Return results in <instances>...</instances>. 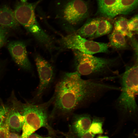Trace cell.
<instances>
[{"instance_id":"cell-21","label":"cell","mask_w":138,"mask_h":138,"mask_svg":"<svg viewBox=\"0 0 138 138\" xmlns=\"http://www.w3.org/2000/svg\"><path fill=\"white\" fill-rule=\"evenodd\" d=\"M0 126V138H7L9 129L7 120Z\"/></svg>"},{"instance_id":"cell-15","label":"cell","mask_w":138,"mask_h":138,"mask_svg":"<svg viewBox=\"0 0 138 138\" xmlns=\"http://www.w3.org/2000/svg\"><path fill=\"white\" fill-rule=\"evenodd\" d=\"M114 30L125 37L126 36L130 38H132L133 34L129 28L128 20L126 18L121 17L117 19L114 22Z\"/></svg>"},{"instance_id":"cell-7","label":"cell","mask_w":138,"mask_h":138,"mask_svg":"<svg viewBox=\"0 0 138 138\" xmlns=\"http://www.w3.org/2000/svg\"><path fill=\"white\" fill-rule=\"evenodd\" d=\"M35 60L40 82L34 100L38 101L41 99L44 93L53 82L55 74L52 66L41 56H36Z\"/></svg>"},{"instance_id":"cell-2","label":"cell","mask_w":138,"mask_h":138,"mask_svg":"<svg viewBox=\"0 0 138 138\" xmlns=\"http://www.w3.org/2000/svg\"><path fill=\"white\" fill-rule=\"evenodd\" d=\"M120 80L121 92L116 101V106L123 114L136 116L138 111L136 100L138 94V60L126 68Z\"/></svg>"},{"instance_id":"cell-25","label":"cell","mask_w":138,"mask_h":138,"mask_svg":"<svg viewBox=\"0 0 138 138\" xmlns=\"http://www.w3.org/2000/svg\"><path fill=\"white\" fill-rule=\"evenodd\" d=\"M27 138H43V137L36 133H33L30 135Z\"/></svg>"},{"instance_id":"cell-12","label":"cell","mask_w":138,"mask_h":138,"mask_svg":"<svg viewBox=\"0 0 138 138\" xmlns=\"http://www.w3.org/2000/svg\"><path fill=\"white\" fill-rule=\"evenodd\" d=\"M9 129L12 131L20 132L22 130L24 122L22 114L14 109L8 112L6 119Z\"/></svg>"},{"instance_id":"cell-9","label":"cell","mask_w":138,"mask_h":138,"mask_svg":"<svg viewBox=\"0 0 138 138\" xmlns=\"http://www.w3.org/2000/svg\"><path fill=\"white\" fill-rule=\"evenodd\" d=\"M7 48L13 59L18 66L26 70L31 69V65L24 43L19 41H12L8 44Z\"/></svg>"},{"instance_id":"cell-4","label":"cell","mask_w":138,"mask_h":138,"mask_svg":"<svg viewBox=\"0 0 138 138\" xmlns=\"http://www.w3.org/2000/svg\"><path fill=\"white\" fill-rule=\"evenodd\" d=\"M76 72L81 76H101L109 73L116 60L95 56L74 50Z\"/></svg>"},{"instance_id":"cell-3","label":"cell","mask_w":138,"mask_h":138,"mask_svg":"<svg viewBox=\"0 0 138 138\" xmlns=\"http://www.w3.org/2000/svg\"><path fill=\"white\" fill-rule=\"evenodd\" d=\"M53 100L52 97L49 101L43 103L36 104L33 102L20 105L24 117L20 138H27L41 127L45 128L50 133L52 132L48 123V110Z\"/></svg>"},{"instance_id":"cell-18","label":"cell","mask_w":138,"mask_h":138,"mask_svg":"<svg viewBox=\"0 0 138 138\" xmlns=\"http://www.w3.org/2000/svg\"><path fill=\"white\" fill-rule=\"evenodd\" d=\"M138 20V15H137L128 20V27L131 31H135L137 33Z\"/></svg>"},{"instance_id":"cell-22","label":"cell","mask_w":138,"mask_h":138,"mask_svg":"<svg viewBox=\"0 0 138 138\" xmlns=\"http://www.w3.org/2000/svg\"><path fill=\"white\" fill-rule=\"evenodd\" d=\"M131 44L134 50L136 58L138 59V43L136 40L133 39L131 40Z\"/></svg>"},{"instance_id":"cell-20","label":"cell","mask_w":138,"mask_h":138,"mask_svg":"<svg viewBox=\"0 0 138 138\" xmlns=\"http://www.w3.org/2000/svg\"><path fill=\"white\" fill-rule=\"evenodd\" d=\"M9 111V108L7 106L0 105V126L4 123V122Z\"/></svg>"},{"instance_id":"cell-23","label":"cell","mask_w":138,"mask_h":138,"mask_svg":"<svg viewBox=\"0 0 138 138\" xmlns=\"http://www.w3.org/2000/svg\"><path fill=\"white\" fill-rule=\"evenodd\" d=\"M95 135L87 131L83 134L79 138H94Z\"/></svg>"},{"instance_id":"cell-17","label":"cell","mask_w":138,"mask_h":138,"mask_svg":"<svg viewBox=\"0 0 138 138\" xmlns=\"http://www.w3.org/2000/svg\"><path fill=\"white\" fill-rule=\"evenodd\" d=\"M103 118L96 116L94 117L92 120L89 128L87 131L95 135L103 133Z\"/></svg>"},{"instance_id":"cell-13","label":"cell","mask_w":138,"mask_h":138,"mask_svg":"<svg viewBox=\"0 0 138 138\" xmlns=\"http://www.w3.org/2000/svg\"><path fill=\"white\" fill-rule=\"evenodd\" d=\"M99 18L89 20L76 32V34L81 37L93 38L97 30L100 20Z\"/></svg>"},{"instance_id":"cell-16","label":"cell","mask_w":138,"mask_h":138,"mask_svg":"<svg viewBox=\"0 0 138 138\" xmlns=\"http://www.w3.org/2000/svg\"><path fill=\"white\" fill-rule=\"evenodd\" d=\"M113 26L111 22L105 19H100L96 32L93 38H97L110 33Z\"/></svg>"},{"instance_id":"cell-27","label":"cell","mask_w":138,"mask_h":138,"mask_svg":"<svg viewBox=\"0 0 138 138\" xmlns=\"http://www.w3.org/2000/svg\"><path fill=\"white\" fill-rule=\"evenodd\" d=\"M97 138H109V137L107 136L100 135L98 136Z\"/></svg>"},{"instance_id":"cell-19","label":"cell","mask_w":138,"mask_h":138,"mask_svg":"<svg viewBox=\"0 0 138 138\" xmlns=\"http://www.w3.org/2000/svg\"><path fill=\"white\" fill-rule=\"evenodd\" d=\"M8 34L7 28L0 27V48L6 42Z\"/></svg>"},{"instance_id":"cell-11","label":"cell","mask_w":138,"mask_h":138,"mask_svg":"<svg viewBox=\"0 0 138 138\" xmlns=\"http://www.w3.org/2000/svg\"><path fill=\"white\" fill-rule=\"evenodd\" d=\"M0 25L7 28H17L19 25L14 11L7 5L0 7Z\"/></svg>"},{"instance_id":"cell-8","label":"cell","mask_w":138,"mask_h":138,"mask_svg":"<svg viewBox=\"0 0 138 138\" xmlns=\"http://www.w3.org/2000/svg\"><path fill=\"white\" fill-rule=\"evenodd\" d=\"M62 12L64 19L69 24L75 25L87 16L88 7L83 0H71L65 5Z\"/></svg>"},{"instance_id":"cell-10","label":"cell","mask_w":138,"mask_h":138,"mask_svg":"<svg viewBox=\"0 0 138 138\" xmlns=\"http://www.w3.org/2000/svg\"><path fill=\"white\" fill-rule=\"evenodd\" d=\"M72 124L73 131L79 138L89 129L92 120L88 114H83L74 115Z\"/></svg>"},{"instance_id":"cell-28","label":"cell","mask_w":138,"mask_h":138,"mask_svg":"<svg viewBox=\"0 0 138 138\" xmlns=\"http://www.w3.org/2000/svg\"><path fill=\"white\" fill-rule=\"evenodd\" d=\"M21 2H27V0H20Z\"/></svg>"},{"instance_id":"cell-30","label":"cell","mask_w":138,"mask_h":138,"mask_svg":"<svg viewBox=\"0 0 138 138\" xmlns=\"http://www.w3.org/2000/svg\"><path fill=\"white\" fill-rule=\"evenodd\" d=\"M129 138H135V137H130Z\"/></svg>"},{"instance_id":"cell-24","label":"cell","mask_w":138,"mask_h":138,"mask_svg":"<svg viewBox=\"0 0 138 138\" xmlns=\"http://www.w3.org/2000/svg\"><path fill=\"white\" fill-rule=\"evenodd\" d=\"M7 138H20V137L16 133L9 132L7 134Z\"/></svg>"},{"instance_id":"cell-5","label":"cell","mask_w":138,"mask_h":138,"mask_svg":"<svg viewBox=\"0 0 138 138\" xmlns=\"http://www.w3.org/2000/svg\"><path fill=\"white\" fill-rule=\"evenodd\" d=\"M40 0L33 3H18L15 5L14 15L18 23L22 26L40 41L48 44L50 40L41 29L37 21L34 10Z\"/></svg>"},{"instance_id":"cell-6","label":"cell","mask_w":138,"mask_h":138,"mask_svg":"<svg viewBox=\"0 0 138 138\" xmlns=\"http://www.w3.org/2000/svg\"><path fill=\"white\" fill-rule=\"evenodd\" d=\"M62 43L65 48L92 55L98 53L107 52L109 47L107 43L88 40L76 33L64 37L62 38Z\"/></svg>"},{"instance_id":"cell-29","label":"cell","mask_w":138,"mask_h":138,"mask_svg":"<svg viewBox=\"0 0 138 138\" xmlns=\"http://www.w3.org/2000/svg\"><path fill=\"white\" fill-rule=\"evenodd\" d=\"M43 138H52L50 136H48L45 137H43Z\"/></svg>"},{"instance_id":"cell-14","label":"cell","mask_w":138,"mask_h":138,"mask_svg":"<svg viewBox=\"0 0 138 138\" xmlns=\"http://www.w3.org/2000/svg\"><path fill=\"white\" fill-rule=\"evenodd\" d=\"M109 38L110 44L113 47L119 49L128 48L125 36L114 30L110 34Z\"/></svg>"},{"instance_id":"cell-26","label":"cell","mask_w":138,"mask_h":138,"mask_svg":"<svg viewBox=\"0 0 138 138\" xmlns=\"http://www.w3.org/2000/svg\"><path fill=\"white\" fill-rule=\"evenodd\" d=\"M64 135L66 138H75L73 136L70 135L64 134Z\"/></svg>"},{"instance_id":"cell-1","label":"cell","mask_w":138,"mask_h":138,"mask_svg":"<svg viewBox=\"0 0 138 138\" xmlns=\"http://www.w3.org/2000/svg\"><path fill=\"white\" fill-rule=\"evenodd\" d=\"M118 88L94 79L85 80L75 71L64 73L56 85L51 116L68 114L107 91Z\"/></svg>"}]
</instances>
